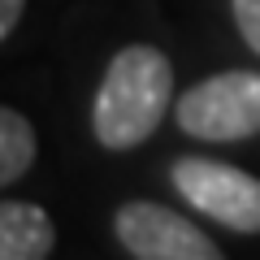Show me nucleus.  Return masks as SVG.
<instances>
[{
	"mask_svg": "<svg viewBox=\"0 0 260 260\" xmlns=\"http://www.w3.org/2000/svg\"><path fill=\"white\" fill-rule=\"evenodd\" d=\"M113 234L135 260H225L195 221L152 200H130L113 217Z\"/></svg>",
	"mask_w": 260,
	"mask_h": 260,
	"instance_id": "nucleus-4",
	"label": "nucleus"
},
{
	"mask_svg": "<svg viewBox=\"0 0 260 260\" xmlns=\"http://www.w3.org/2000/svg\"><path fill=\"white\" fill-rule=\"evenodd\" d=\"M35 152H39L35 126H30L18 109L0 104V186L18 182V178L35 165Z\"/></svg>",
	"mask_w": 260,
	"mask_h": 260,
	"instance_id": "nucleus-6",
	"label": "nucleus"
},
{
	"mask_svg": "<svg viewBox=\"0 0 260 260\" xmlns=\"http://www.w3.org/2000/svg\"><path fill=\"white\" fill-rule=\"evenodd\" d=\"M230 9H234V22H239L247 48L260 56V0H230Z\"/></svg>",
	"mask_w": 260,
	"mask_h": 260,
	"instance_id": "nucleus-7",
	"label": "nucleus"
},
{
	"mask_svg": "<svg viewBox=\"0 0 260 260\" xmlns=\"http://www.w3.org/2000/svg\"><path fill=\"white\" fill-rule=\"evenodd\" d=\"M22 9H26V0H0V39L13 35V26H18Z\"/></svg>",
	"mask_w": 260,
	"mask_h": 260,
	"instance_id": "nucleus-8",
	"label": "nucleus"
},
{
	"mask_svg": "<svg viewBox=\"0 0 260 260\" xmlns=\"http://www.w3.org/2000/svg\"><path fill=\"white\" fill-rule=\"evenodd\" d=\"M169 182L191 208L221 221L225 230L260 234V178L208 156H178Z\"/></svg>",
	"mask_w": 260,
	"mask_h": 260,
	"instance_id": "nucleus-3",
	"label": "nucleus"
},
{
	"mask_svg": "<svg viewBox=\"0 0 260 260\" xmlns=\"http://www.w3.org/2000/svg\"><path fill=\"white\" fill-rule=\"evenodd\" d=\"M178 126L191 139L239 143L260 135V70H225L178 95Z\"/></svg>",
	"mask_w": 260,
	"mask_h": 260,
	"instance_id": "nucleus-2",
	"label": "nucleus"
},
{
	"mask_svg": "<svg viewBox=\"0 0 260 260\" xmlns=\"http://www.w3.org/2000/svg\"><path fill=\"white\" fill-rule=\"evenodd\" d=\"M56 247V225L39 204L0 200V260H48Z\"/></svg>",
	"mask_w": 260,
	"mask_h": 260,
	"instance_id": "nucleus-5",
	"label": "nucleus"
},
{
	"mask_svg": "<svg viewBox=\"0 0 260 260\" xmlns=\"http://www.w3.org/2000/svg\"><path fill=\"white\" fill-rule=\"evenodd\" d=\"M169 100H174V65L160 48L130 44L104 70V83L91 104L95 139L109 152L139 148L160 126Z\"/></svg>",
	"mask_w": 260,
	"mask_h": 260,
	"instance_id": "nucleus-1",
	"label": "nucleus"
}]
</instances>
